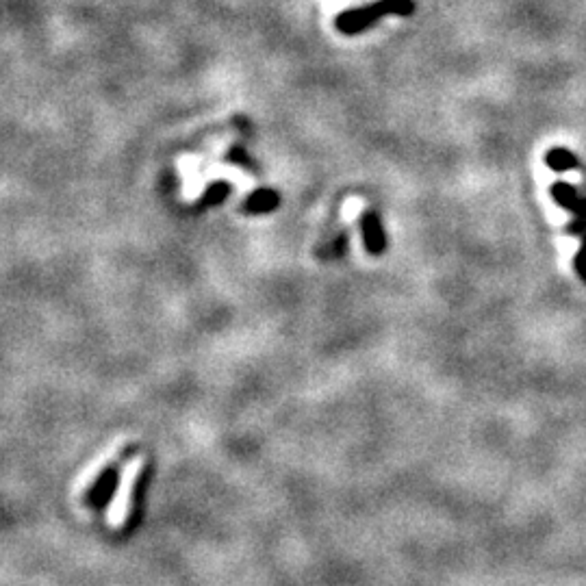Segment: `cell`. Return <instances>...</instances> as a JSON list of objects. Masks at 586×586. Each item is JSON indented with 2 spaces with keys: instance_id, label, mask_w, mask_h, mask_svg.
<instances>
[{
  "instance_id": "cell-1",
  "label": "cell",
  "mask_w": 586,
  "mask_h": 586,
  "mask_svg": "<svg viewBox=\"0 0 586 586\" xmlns=\"http://www.w3.org/2000/svg\"><path fill=\"white\" fill-rule=\"evenodd\" d=\"M415 0H376V3L367 7H356L341 11L335 18V29L341 35H359L367 29H372L380 18L387 16H400L409 18L415 14Z\"/></svg>"
},
{
  "instance_id": "cell-2",
  "label": "cell",
  "mask_w": 586,
  "mask_h": 586,
  "mask_svg": "<svg viewBox=\"0 0 586 586\" xmlns=\"http://www.w3.org/2000/svg\"><path fill=\"white\" fill-rule=\"evenodd\" d=\"M144 461L142 458H135V461H129L120 469V478L116 480V489H113V495L109 500L107 508V524L113 530H120L126 526V521L131 517L133 511V495L139 478L144 474Z\"/></svg>"
},
{
  "instance_id": "cell-3",
  "label": "cell",
  "mask_w": 586,
  "mask_h": 586,
  "mask_svg": "<svg viewBox=\"0 0 586 586\" xmlns=\"http://www.w3.org/2000/svg\"><path fill=\"white\" fill-rule=\"evenodd\" d=\"M361 235L363 246L372 257H382L387 252L385 226H382L380 215L374 209H365L361 213Z\"/></svg>"
},
{
  "instance_id": "cell-4",
  "label": "cell",
  "mask_w": 586,
  "mask_h": 586,
  "mask_svg": "<svg viewBox=\"0 0 586 586\" xmlns=\"http://www.w3.org/2000/svg\"><path fill=\"white\" fill-rule=\"evenodd\" d=\"M280 202H283V198H280V191L272 189V187H261V189H254L248 194V198L244 200V205H241V209H244V213L248 215H267L272 213L280 207Z\"/></svg>"
},
{
  "instance_id": "cell-5",
  "label": "cell",
  "mask_w": 586,
  "mask_h": 586,
  "mask_svg": "<svg viewBox=\"0 0 586 586\" xmlns=\"http://www.w3.org/2000/svg\"><path fill=\"white\" fill-rule=\"evenodd\" d=\"M228 196H231V185L224 183V181H215L205 189V194H202L200 207H205V209L220 207Z\"/></svg>"
},
{
  "instance_id": "cell-6",
  "label": "cell",
  "mask_w": 586,
  "mask_h": 586,
  "mask_svg": "<svg viewBox=\"0 0 586 586\" xmlns=\"http://www.w3.org/2000/svg\"><path fill=\"white\" fill-rule=\"evenodd\" d=\"M226 161L233 163V165H239V168H244V170H254L252 157L244 150V146H231V148H228Z\"/></svg>"
},
{
  "instance_id": "cell-7",
  "label": "cell",
  "mask_w": 586,
  "mask_h": 586,
  "mask_svg": "<svg viewBox=\"0 0 586 586\" xmlns=\"http://www.w3.org/2000/svg\"><path fill=\"white\" fill-rule=\"evenodd\" d=\"M328 248H333V250H328L326 259H328V257H330V259L341 257L343 250H346V235H339V237H337V241H335V244H330Z\"/></svg>"
}]
</instances>
